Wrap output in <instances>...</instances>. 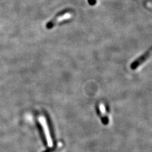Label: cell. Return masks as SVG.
I'll list each match as a JSON object with an SVG mask.
<instances>
[{"label": "cell", "instance_id": "8992f818", "mask_svg": "<svg viewBox=\"0 0 152 152\" xmlns=\"http://www.w3.org/2000/svg\"><path fill=\"white\" fill-rule=\"evenodd\" d=\"M56 148V147H54V146L53 147H50V148H48L46 150L44 151L43 152H53L55 150Z\"/></svg>", "mask_w": 152, "mask_h": 152}, {"label": "cell", "instance_id": "277c9868", "mask_svg": "<svg viewBox=\"0 0 152 152\" xmlns=\"http://www.w3.org/2000/svg\"><path fill=\"white\" fill-rule=\"evenodd\" d=\"M38 129H39V134L41 135V140H42V142H43L44 145L45 146H46L48 145V142H47V140H46V136H45V134L44 130H43V129H42V126H41V123L38 124Z\"/></svg>", "mask_w": 152, "mask_h": 152}, {"label": "cell", "instance_id": "ba28073f", "mask_svg": "<svg viewBox=\"0 0 152 152\" xmlns=\"http://www.w3.org/2000/svg\"><path fill=\"white\" fill-rule=\"evenodd\" d=\"M147 5H148V7H149L152 8V1H148L147 2Z\"/></svg>", "mask_w": 152, "mask_h": 152}, {"label": "cell", "instance_id": "7a4b0ae2", "mask_svg": "<svg viewBox=\"0 0 152 152\" xmlns=\"http://www.w3.org/2000/svg\"><path fill=\"white\" fill-rule=\"evenodd\" d=\"M151 53H152V48L148 51H146L145 53H144L143 55L140 56L138 58L135 60L134 62L131 64V68L133 70H134V69H137V67H139V66L141 64H143L147 59H148L150 58V56L151 55Z\"/></svg>", "mask_w": 152, "mask_h": 152}, {"label": "cell", "instance_id": "3957f363", "mask_svg": "<svg viewBox=\"0 0 152 152\" xmlns=\"http://www.w3.org/2000/svg\"><path fill=\"white\" fill-rule=\"evenodd\" d=\"M46 123L48 124V129L50 131V134L52 140H53V143L54 145V147H56V137L55 135V131H54V127L53 126V124L51 123V121L50 118L48 115H46Z\"/></svg>", "mask_w": 152, "mask_h": 152}, {"label": "cell", "instance_id": "52a82bcc", "mask_svg": "<svg viewBox=\"0 0 152 152\" xmlns=\"http://www.w3.org/2000/svg\"><path fill=\"white\" fill-rule=\"evenodd\" d=\"M89 3L91 4V5H94V4H96V0H88Z\"/></svg>", "mask_w": 152, "mask_h": 152}, {"label": "cell", "instance_id": "6da1fadb", "mask_svg": "<svg viewBox=\"0 0 152 152\" xmlns=\"http://www.w3.org/2000/svg\"><path fill=\"white\" fill-rule=\"evenodd\" d=\"M70 17V11L68 10H65L58 13L51 21L48 23L46 24V27L47 28H48V29L53 28L56 23H58L60 21H62L64 19L69 18Z\"/></svg>", "mask_w": 152, "mask_h": 152}, {"label": "cell", "instance_id": "5b68a950", "mask_svg": "<svg viewBox=\"0 0 152 152\" xmlns=\"http://www.w3.org/2000/svg\"><path fill=\"white\" fill-rule=\"evenodd\" d=\"M96 110H97L98 115L99 117H100L101 119H102V122L104 124H105V125H106V124H108V119L107 117V116H104V115H103L102 112H101L100 110H99V109L98 107H96Z\"/></svg>", "mask_w": 152, "mask_h": 152}]
</instances>
